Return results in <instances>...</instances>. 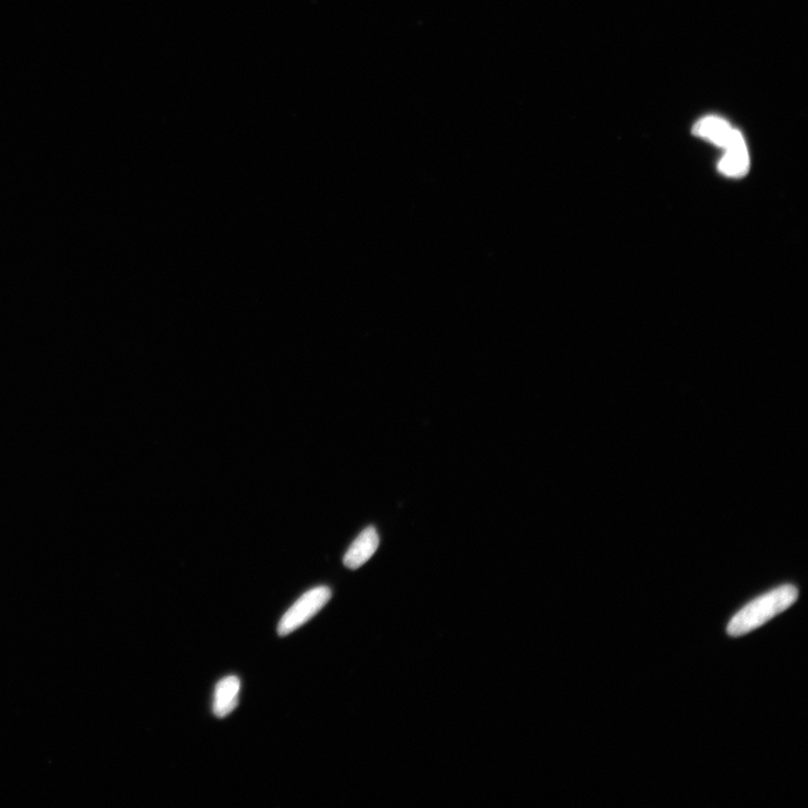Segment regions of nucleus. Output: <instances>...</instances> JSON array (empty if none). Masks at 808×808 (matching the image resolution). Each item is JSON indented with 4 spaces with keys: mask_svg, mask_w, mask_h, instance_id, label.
<instances>
[{
    "mask_svg": "<svg viewBox=\"0 0 808 808\" xmlns=\"http://www.w3.org/2000/svg\"><path fill=\"white\" fill-rule=\"evenodd\" d=\"M240 691L241 682L236 676L225 677L217 684L213 704L217 718L224 719L236 709Z\"/></svg>",
    "mask_w": 808,
    "mask_h": 808,
    "instance_id": "obj_5",
    "label": "nucleus"
},
{
    "mask_svg": "<svg viewBox=\"0 0 808 808\" xmlns=\"http://www.w3.org/2000/svg\"><path fill=\"white\" fill-rule=\"evenodd\" d=\"M749 169L750 159L746 144L725 150L719 162V171L729 178H743Z\"/></svg>",
    "mask_w": 808,
    "mask_h": 808,
    "instance_id": "obj_6",
    "label": "nucleus"
},
{
    "mask_svg": "<svg viewBox=\"0 0 808 808\" xmlns=\"http://www.w3.org/2000/svg\"><path fill=\"white\" fill-rule=\"evenodd\" d=\"M693 132L696 136H700L702 139L710 141L724 150L746 144L743 135L738 130H734L725 119L720 117L710 116L701 119L695 124Z\"/></svg>",
    "mask_w": 808,
    "mask_h": 808,
    "instance_id": "obj_3",
    "label": "nucleus"
},
{
    "mask_svg": "<svg viewBox=\"0 0 808 808\" xmlns=\"http://www.w3.org/2000/svg\"><path fill=\"white\" fill-rule=\"evenodd\" d=\"M798 591L793 585L777 587L741 609L729 623L731 637H740L764 626L765 623L783 613L797 601Z\"/></svg>",
    "mask_w": 808,
    "mask_h": 808,
    "instance_id": "obj_1",
    "label": "nucleus"
},
{
    "mask_svg": "<svg viewBox=\"0 0 808 808\" xmlns=\"http://www.w3.org/2000/svg\"><path fill=\"white\" fill-rule=\"evenodd\" d=\"M330 599H332V591L327 586H318L303 594L283 615L278 627L279 635L286 637L302 627L303 624L314 618Z\"/></svg>",
    "mask_w": 808,
    "mask_h": 808,
    "instance_id": "obj_2",
    "label": "nucleus"
},
{
    "mask_svg": "<svg viewBox=\"0 0 808 808\" xmlns=\"http://www.w3.org/2000/svg\"><path fill=\"white\" fill-rule=\"evenodd\" d=\"M380 545L378 531L374 527L363 530L354 543L348 548L344 557V564L347 568L357 569L369 562L376 553Z\"/></svg>",
    "mask_w": 808,
    "mask_h": 808,
    "instance_id": "obj_4",
    "label": "nucleus"
}]
</instances>
